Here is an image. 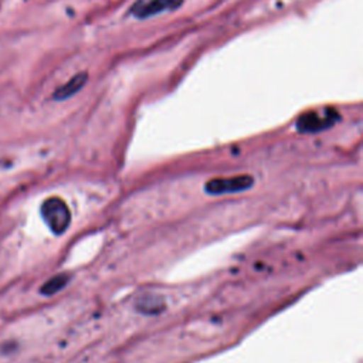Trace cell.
Wrapping results in <instances>:
<instances>
[{"instance_id":"obj_5","label":"cell","mask_w":363,"mask_h":363,"mask_svg":"<svg viewBox=\"0 0 363 363\" xmlns=\"http://www.w3.org/2000/svg\"><path fill=\"white\" fill-rule=\"evenodd\" d=\"M86 79H88V74L86 72L75 74L65 84H62L61 86H58L54 91L52 99L64 101V99H68V98L74 96L77 92H79L82 89V86L86 84Z\"/></svg>"},{"instance_id":"obj_6","label":"cell","mask_w":363,"mask_h":363,"mask_svg":"<svg viewBox=\"0 0 363 363\" xmlns=\"http://www.w3.org/2000/svg\"><path fill=\"white\" fill-rule=\"evenodd\" d=\"M68 282H69V275L68 274H65V272L57 274L41 285L40 294H43L45 296H51V295L60 292Z\"/></svg>"},{"instance_id":"obj_2","label":"cell","mask_w":363,"mask_h":363,"mask_svg":"<svg viewBox=\"0 0 363 363\" xmlns=\"http://www.w3.org/2000/svg\"><path fill=\"white\" fill-rule=\"evenodd\" d=\"M339 112L333 108H325L323 111H309L303 112L298 121L296 128L302 133H313L320 132L333 126L339 121Z\"/></svg>"},{"instance_id":"obj_3","label":"cell","mask_w":363,"mask_h":363,"mask_svg":"<svg viewBox=\"0 0 363 363\" xmlns=\"http://www.w3.org/2000/svg\"><path fill=\"white\" fill-rule=\"evenodd\" d=\"M254 184V177L251 174H237L231 177H216L208 180L204 184V190L208 194H225V193H237L251 189Z\"/></svg>"},{"instance_id":"obj_4","label":"cell","mask_w":363,"mask_h":363,"mask_svg":"<svg viewBox=\"0 0 363 363\" xmlns=\"http://www.w3.org/2000/svg\"><path fill=\"white\" fill-rule=\"evenodd\" d=\"M183 4V0H136L129 13L138 18H147L166 11H174Z\"/></svg>"},{"instance_id":"obj_1","label":"cell","mask_w":363,"mask_h":363,"mask_svg":"<svg viewBox=\"0 0 363 363\" xmlns=\"http://www.w3.org/2000/svg\"><path fill=\"white\" fill-rule=\"evenodd\" d=\"M40 214L47 227L55 235L65 233L71 221V211L67 203L58 196L47 197L40 206Z\"/></svg>"}]
</instances>
